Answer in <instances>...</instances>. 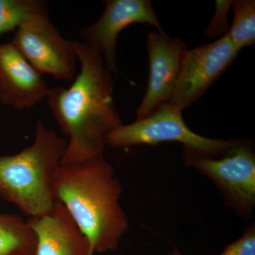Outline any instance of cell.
Returning a JSON list of instances; mask_svg holds the SVG:
<instances>
[{"label":"cell","mask_w":255,"mask_h":255,"mask_svg":"<svg viewBox=\"0 0 255 255\" xmlns=\"http://www.w3.org/2000/svg\"><path fill=\"white\" fill-rule=\"evenodd\" d=\"M80 72L68 88H50L46 100L61 131L69 137L61 164L82 163L103 156L106 137L123 124L114 101L112 73L98 53L71 41Z\"/></svg>","instance_id":"6da1fadb"},{"label":"cell","mask_w":255,"mask_h":255,"mask_svg":"<svg viewBox=\"0 0 255 255\" xmlns=\"http://www.w3.org/2000/svg\"><path fill=\"white\" fill-rule=\"evenodd\" d=\"M61 203L88 240L92 255L117 249L128 223L120 204L122 186L103 156L61 164L54 182Z\"/></svg>","instance_id":"7a4b0ae2"},{"label":"cell","mask_w":255,"mask_h":255,"mask_svg":"<svg viewBox=\"0 0 255 255\" xmlns=\"http://www.w3.org/2000/svg\"><path fill=\"white\" fill-rule=\"evenodd\" d=\"M68 140L38 121L31 145L18 153L0 155V196L29 218L54 206V182Z\"/></svg>","instance_id":"3957f363"},{"label":"cell","mask_w":255,"mask_h":255,"mask_svg":"<svg viewBox=\"0 0 255 255\" xmlns=\"http://www.w3.org/2000/svg\"><path fill=\"white\" fill-rule=\"evenodd\" d=\"M182 113V111L170 104H164L148 117L116 128L106 137V145L127 147L179 142L191 150L206 155H219L237 142L238 140H218L198 135L186 125Z\"/></svg>","instance_id":"277c9868"},{"label":"cell","mask_w":255,"mask_h":255,"mask_svg":"<svg viewBox=\"0 0 255 255\" xmlns=\"http://www.w3.org/2000/svg\"><path fill=\"white\" fill-rule=\"evenodd\" d=\"M186 163L206 174L223 191L230 203L243 211L255 204V155L253 145L237 142L224 153L210 155L184 147Z\"/></svg>","instance_id":"5b68a950"},{"label":"cell","mask_w":255,"mask_h":255,"mask_svg":"<svg viewBox=\"0 0 255 255\" xmlns=\"http://www.w3.org/2000/svg\"><path fill=\"white\" fill-rule=\"evenodd\" d=\"M40 74L71 82L75 78L78 57L71 41L64 38L49 15L33 18L16 29L10 42Z\"/></svg>","instance_id":"8992f818"},{"label":"cell","mask_w":255,"mask_h":255,"mask_svg":"<svg viewBox=\"0 0 255 255\" xmlns=\"http://www.w3.org/2000/svg\"><path fill=\"white\" fill-rule=\"evenodd\" d=\"M135 23H148L166 33L149 0H107L100 18L79 30L83 44L98 53L111 73L117 71V39L124 28Z\"/></svg>","instance_id":"52a82bcc"},{"label":"cell","mask_w":255,"mask_h":255,"mask_svg":"<svg viewBox=\"0 0 255 255\" xmlns=\"http://www.w3.org/2000/svg\"><path fill=\"white\" fill-rule=\"evenodd\" d=\"M241 51L226 35L217 41L187 50L169 104L183 111L201 98Z\"/></svg>","instance_id":"ba28073f"},{"label":"cell","mask_w":255,"mask_h":255,"mask_svg":"<svg viewBox=\"0 0 255 255\" xmlns=\"http://www.w3.org/2000/svg\"><path fill=\"white\" fill-rule=\"evenodd\" d=\"M147 43L150 75L145 95L137 109L136 120L148 117L161 106L169 103L188 50L182 40L159 32L149 33Z\"/></svg>","instance_id":"9c48e42d"},{"label":"cell","mask_w":255,"mask_h":255,"mask_svg":"<svg viewBox=\"0 0 255 255\" xmlns=\"http://www.w3.org/2000/svg\"><path fill=\"white\" fill-rule=\"evenodd\" d=\"M50 87L11 43L0 44V102L16 110L35 107Z\"/></svg>","instance_id":"30bf717a"},{"label":"cell","mask_w":255,"mask_h":255,"mask_svg":"<svg viewBox=\"0 0 255 255\" xmlns=\"http://www.w3.org/2000/svg\"><path fill=\"white\" fill-rule=\"evenodd\" d=\"M27 222L36 238L35 255H92L88 240L61 203Z\"/></svg>","instance_id":"8fae6325"},{"label":"cell","mask_w":255,"mask_h":255,"mask_svg":"<svg viewBox=\"0 0 255 255\" xmlns=\"http://www.w3.org/2000/svg\"><path fill=\"white\" fill-rule=\"evenodd\" d=\"M36 238L27 220L0 213V255H35Z\"/></svg>","instance_id":"7c38bea8"},{"label":"cell","mask_w":255,"mask_h":255,"mask_svg":"<svg viewBox=\"0 0 255 255\" xmlns=\"http://www.w3.org/2000/svg\"><path fill=\"white\" fill-rule=\"evenodd\" d=\"M48 14V3L43 0H0V35Z\"/></svg>","instance_id":"4fadbf2b"},{"label":"cell","mask_w":255,"mask_h":255,"mask_svg":"<svg viewBox=\"0 0 255 255\" xmlns=\"http://www.w3.org/2000/svg\"><path fill=\"white\" fill-rule=\"evenodd\" d=\"M232 9L233 24L226 35L241 50L255 43V1H232Z\"/></svg>","instance_id":"5bb4252c"},{"label":"cell","mask_w":255,"mask_h":255,"mask_svg":"<svg viewBox=\"0 0 255 255\" xmlns=\"http://www.w3.org/2000/svg\"><path fill=\"white\" fill-rule=\"evenodd\" d=\"M232 8V1H216V11L206 28L205 36L206 38H213L218 36H224L229 30L228 14Z\"/></svg>","instance_id":"9a60e30c"},{"label":"cell","mask_w":255,"mask_h":255,"mask_svg":"<svg viewBox=\"0 0 255 255\" xmlns=\"http://www.w3.org/2000/svg\"><path fill=\"white\" fill-rule=\"evenodd\" d=\"M169 255H182L174 249ZM219 255H255V231L254 228L245 233L238 241L226 247Z\"/></svg>","instance_id":"2e32d148"}]
</instances>
